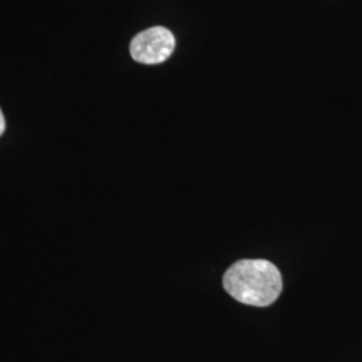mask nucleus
<instances>
[{"mask_svg": "<svg viewBox=\"0 0 362 362\" xmlns=\"http://www.w3.org/2000/svg\"><path fill=\"white\" fill-rule=\"evenodd\" d=\"M4 129H6V121H4V116L0 110V136L4 133Z\"/></svg>", "mask_w": 362, "mask_h": 362, "instance_id": "nucleus-3", "label": "nucleus"}, {"mask_svg": "<svg viewBox=\"0 0 362 362\" xmlns=\"http://www.w3.org/2000/svg\"><path fill=\"white\" fill-rule=\"evenodd\" d=\"M226 291L238 302L266 308L282 293V275L278 267L264 259H243L223 276Z\"/></svg>", "mask_w": 362, "mask_h": 362, "instance_id": "nucleus-1", "label": "nucleus"}, {"mask_svg": "<svg viewBox=\"0 0 362 362\" xmlns=\"http://www.w3.org/2000/svg\"><path fill=\"white\" fill-rule=\"evenodd\" d=\"M176 39L165 27H151L137 34L130 42L132 58L143 65H158L175 52Z\"/></svg>", "mask_w": 362, "mask_h": 362, "instance_id": "nucleus-2", "label": "nucleus"}]
</instances>
